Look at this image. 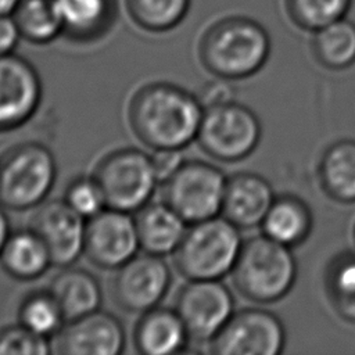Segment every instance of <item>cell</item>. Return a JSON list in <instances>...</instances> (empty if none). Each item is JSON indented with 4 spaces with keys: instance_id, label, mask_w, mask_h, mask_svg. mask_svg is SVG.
<instances>
[{
    "instance_id": "1",
    "label": "cell",
    "mask_w": 355,
    "mask_h": 355,
    "mask_svg": "<svg viewBox=\"0 0 355 355\" xmlns=\"http://www.w3.org/2000/svg\"><path fill=\"white\" fill-rule=\"evenodd\" d=\"M202 115L204 107L196 94L165 80L140 86L126 110L130 130L154 151L187 147L197 139Z\"/></svg>"
},
{
    "instance_id": "2",
    "label": "cell",
    "mask_w": 355,
    "mask_h": 355,
    "mask_svg": "<svg viewBox=\"0 0 355 355\" xmlns=\"http://www.w3.org/2000/svg\"><path fill=\"white\" fill-rule=\"evenodd\" d=\"M270 37L255 19L230 15L211 24L200 37L198 60L214 76L229 80L250 78L268 61Z\"/></svg>"
},
{
    "instance_id": "3",
    "label": "cell",
    "mask_w": 355,
    "mask_h": 355,
    "mask_svg": "<svg viewBox=\"0 0 355 355\" xmlns=\"http://www.w3.org/2000/svg\"><path fill=\"white\" fill-rule=\"evenodd\" d=\"M233 284L255 302H276L290 293L297 277V262L287 247L265 234L243 241L232 270Z\"/></svg>"
},
{
    "instance_id": "4",
    "label": "cell",
    "mask_w": 355,
    "mask_h": 355,
    "mask_svg": "<svg viewBox=\"0 0 355 355\" xmlns=\"http://www.w3.org/2000/svg\"><path fill=\"white\" fill-rule=\"evenodd\" d=\"M241 245L240 227L218 215L187 226L173 263L187 280H220L232 273Z\"/></svg>"
},
{
    "instance_id": "5",
    "label": "cell",
    "mask_w": 355,
    "mask_h": 355,
    "mask_svg": "<svg viewBox=\"0 0 355 355\" xmlns=\"http://www.w3.org/2000/svg\"><path fill=\"white\" fill-rule=\"evenodd\" d=\"M57 179L53 151L39 141H22L0 155V202L11 211L37 208Z\"/></svg>"
},
{
    "instance_id": "6",
    "label": "cell",
    "mask_w": 355,
    "mask_h": 355,
    "mask_svg": "<svg viewBox=\"0 0 355 355\" xmlns=\"http://www.w3.org/2000/svg\"><path fill=\"white\" fill-rule=\"evenodd\" d=\"M92 176L108 208L135 214L154 196L159 179L153 157L136 147H119L103 155Z\"/></svg>"
},
{
    "instance_id": "7",
    "label": "cell",
    "mask_w": 355,
    "mask_h": 355,
    "mask_svg": "<svg viewBox=\"0 0 355 355\" xmlns=\"http://www.w3.org/2000/svg\"><path fill=\"white\" fill-rule=\"evenodd\" d=\"M227 178L202 159H183L161 184V200L189 225L220 215Z\"/></svg>"
},
{
    "instance_id": "8",
    "label": "cell",
    "mask_w": 355,
    "mask_h": 355,
    "mask_svg": "<svg viewBox=\"0 0 355 355\" xmlns=\"http://www.w3.org/2000/svg\"><path fill=\"white\" fill-rule=\"evenodd\" d=\"M261 133V122L254 111L233 100L204 108L196 141L211 158L236 162L257 148Z\"/></svg>"
},
{
    "instance_id": "9",
    "label": "cell",
    "mask_w": 355,
    "mask_h": 355,
    "mask_svg": "<svg viewBox=\"0 0 355 355\" xmlns=\"http://www.w3.org/2000/svg\"><path fill=\"white\" fill-rule=\"evenodd\" d=\"M208 344L209 352L216 355H279L286 330L272 312L247 308L234 312Z\"/></svg>"
},
{
    "instance_id": "10",
    "label": "cell",
    "mask_w": 355,
    "mask_h": 355,
    "mask_svg": "<svg viewBox=\"0 0 355 355\" xmlns=\"http://www.w3.org/2000/svg\"><path fill=\"white\" fill-rule=\"evenodd\" d=\"M171 283L172 273L164 257L143 251L115 270L111 293L121 309L141 315L158 306Z\"/></svg>"
},
{
    "instance_id": "11",
    "label": "cell",
    "mask_w": 355,
    "mask_h": 355,
    "mask_svg": "<svg viewBox=\"0 0 355 355\" xmlns=\"http://www.w3.org/2000/svg\"><path fill=\"white\" fill-rule=\"evenodd\" d=\"M175 309L190 340L209 343L234 313V300L220 280H189L176 297Z\"/></svg>"
},
{
    "instance_id": "12",
    "label": "cell",
    "mask_w": 355,
    "mask_h": 355,
    "mask_svg": "<svg viewBox=\"0 0 355 355\" xmlns=\"http://www.w3.org/2000/svg\"><path fill=\"white\" fill-rule=\"evenodd\" d=\"M140 250L135 215L104 208L86 220L83 254L94 266L116 270Z\"/></svg>"
},
{
    "instance_id": "13",
    "label": "cell",
    "mask_w": 355,
    "mask_h": 355,
    "mask_svg": "<svg viewBox=\"0 0 355 355\" xmlns=\"http://www.w3.org/2000/svg\"><path fill=\"white\" fill-rule=\"evenodd\" d=\"M43 96L35 65L14 53L0 57V132L26 123L37 111Z\"/></svg>"
},
{
    "instance_id": "14",
    "label": "cell",
    "mask_w": 355,
    "mask_h": 355,
    "mask_svg": "<svg viewBox=\"0 0 355 355\" xmlns=\"http://www.w3.org/2000/svg\"><path fill=\"white\" fill-rule=\"evenodd\" d=\"M126 336L121 320L105 311H94L67 320L53 337V352L62 355H118Z\"/></svg>"
},
{
    "instance_id": "15",
    "label": "cell",
    "mask_w": 355,
    "mask_h": 355,
    "mask_svg": "<svg viewBox=\"0 0 355 355\" xmlns=\"http://www.w3.org/2000/svg\"><path fill=\"white\" fill-rule=\"evenodd\" d=\"M33 229L47 245L53 265L72 266L83 254L86 219L64 200L44 201L31 219Z\"/></svg>"
},
{
    "instance_id": "16",
    "label": "cell",
    "mask_w": 355,
    "mask_h": 355,
    "mask_svg": "<svg viewBox=\"0 0 355 355\" xmlns=\"http://www.w3.org/2000/svg\"><path fill=\"white\" fill-rule=\"evenodd\" d=\"M270 183L251 172H239L227 178L220 215L240 229L261 226L275 201Z\"/></svg>"
},
{
    "instance_id": "17",
    "label": "cell",
    "mask_w": 355,
    "mask_h": 355,
    "mask_svg": "<svg viewBox=\"0 0 355 355\" xmlns=\"http://www.w3.org/2000/svg\"><path fill=\"white\" fill-rule=\"evenodd\" d=\"M190 336L176 309L155 306L141 313L133 344L143 355H173L184 351Z\"/></svg>"
},
{
    "instance_id": "18",
    "label": "cell",
    "mask_w": 355,
    "mask_h": 355,
    "mask_svg": "<svg viewBox=\"0 0 355 355\" xmlns=\"http://www.w3.org/2000/svg\"><path fill=\"white\" fill-rule=\"evenodd\" d=\"M62 25V36L76 43L103 37L116 17L115 0H54Z\"/></svg>"
},
{
    "instance_id": "19",
    "label": "cell",
    "mask_w": 355,
    "mask_h": 355,
    "mask_svg": "<svg viewBox=\"0 0 355 355\" xmlns=\"http://www.w3.org/2000/svg\"><path fill=\"white\" fill-rule=\"evenodd\" d=\"M140 250L154 255H172L189 223L162 200L147 202L135 212Z\"/></svg>"
},
{
    "instance_id": "20",
    "label": "cell",
    "mask_w": 355,
    "mask_h": 355,
    "mask_svg": "<svg viewBox=\"0 0 355 355\" xmlns=\"http://www.w3.org/2000/svg\"><path fill=\"white\" fill-rule=\"evenodd\" d=\"M0 266L15 280L32 282L42 277L53 261L42 237L28 227L10 233L0 252Z\"/></svg>"
},
{
    "instance_id": "21",
    "label": "cell",
    "mask_w": 355,
    "mask_h": 355,
    "mask_svg": "<svg viewBox=\"0 0 355 355\" xmlns=\"http://www.w3.org/2000/svg\"><path fill=\"white\" fill-rule=\"evenodd\" d=\"M47 288L57 300L67 320L101 309V286L96 276L85 269L62 268Z\"/></svg>"
},
{
    "instance_id": "22",
    "label": "cell",
    "mask_w": 355,
    "mask_h": 355,
    "mask_svg": "<svg viewBox=\"0 0 355 355\" xmlns=\"http://www.w3.org/2000/svg\"><path fill=\"white\" fill-rule=\"evenodd\" d=\"M318 176L331 200L355 202V140L344 139L330 144L320 157Z\"/></svg>"
},
{
    "instance_id": "23",
    "label": "cell",
    "mask_w": 355,
    "mask_h": 355,
    "mask_svg": "<svg viewBox=\"0 0 355 355\" xmlns=\"http://www.w3.org/2000/svg\"><path fill=\"white\" fill-rule=\"evenodd\" d=\"M261 227L265 236L287 247H294L304 243L309 236L312 212L298 197L280 196L275 198Z\"/></svg>"
},
{
    "instance_id": "24",
    "label": "cell",
    "mask_w": 355,
    "mask_h": 355,
    "mask_svg": "<svg viewBox=\"0 0 355 355\" xmlns=\"http://www.w3.org/2000/svg\"><path fill=\"white\" fill-rule=\"evenodd\" d=\"M312 53L327 69L340 71L355 64V24L347 18L313 32Z\"/></svg>"
},
{
    "instance_id": "25",
    "label": "cell",
    "mask_w": 355,
    "mask_h": 355,
    "mask_svg": "<svg viewBox=\"0 0 355 355\" xmlns=\"http://www.w3.org/2000/svg\"><path fill=\"white\" fill-rule=\"evenodd\" d=\"M11 17L21 39L29 43L49 44L62 36L54 0H21Z\"/></svg>"
},
{
    "instance_id": "26",
    "label": "cell",
    "mask_w": 355,
    "mask_h": 355,
    "mask_svg": "<svg viewBox=\"0 0 355 355\" xmlns=\"http://www.w3.org/2000/svg\"><path fill=\"white\" fill-rule=\"evenodd\" d=\"M126 14L140 29L164 33L179 26L187 17L191 0H123Z\"/></svg>"
},
{
    "instance_id": "27",
    "label": "cell",
    "mask_w": 355,
    "mask_h": 355,
    "mask_svg": "<svg viewBox=\"0 0 355 355\" xmlns=\"http://www.w3.org/2000/svg\"><path fill=\"white\" fill-rule=\"evenodd\" d=\"M18 323L35 334L53 338L67 323L62 309L49 288L29 293L21 302Z\"/></svg>"
},
{
    "instance_id": "28",
    "label": "cell",
    "mask_w": 355,
    "mask_h": 355,
    "mask_svg": "<svg viewBox=\"0 0 355 355\" xmlns=\"http://www.w3.org/2000/svg\"><path fill=\"white\" fill-rule=\"evenodd\" d=\"M324 284L337 315L355 324V254L336 257L326 270Z\"/></svg>"
},
{
    "instance_id": "29",
    "label": "cell",
    "mask_w": 355,
    "mask_h": 355,
    "mask_svg": "<svg viewBox=\"0 0 355 355\" xmlns=\"http://www.w3.org/2000/svg\"><path fill=\"white\" fill-rule=\"evenodd\" d=\"M352 0H284V8L294 25L315 32L345 18Z\"/></svg>"
},
{
    "instance_id": "30",
    "label": "cell",
    "mask_w": 355,
    "mask_h": 355,
    "mask_svg": "<svg viewBox=\"0 0 355 355\" xmlns=\"http://www.w3.org/2000/svg\"><path fill=\"white\" fill-rule=\"evenodd\" d=\"M62 200L86 220L107 208L103 191L92 175L75 178L68 184Z\"/></svg>"
},
{
    "instance_id": "31",
    "label": "cell",
    "mask_w": 355,
    "mask_h": 355,
    "mask_svg": "<svg viewBox=\"0 0 355 355\" xmlns=\"http://www.w3.org/2000/svg\"><path fill=\"white\" fill-rule=\"evenodd\" d=\"M53 352L49 338L40 337L21 323L0 329V355H47Z\"/></svg>"
},
{
    "instance_id": "32",
    "label": "cell",
    "mask_w": 355,
    "mask_h": 355,
    "mask_svg": "<svg viewBox=\"0 0 355 355\" xmlns=\"http://www.w3.org/2000/svg\"><path fill=\"white\" fill-rule=\"evenodd\" d=\"M200 103L202 104L204 108L229 103L234 100V90L233 86L230 85L229 79L223 78H216L207 82L201 89L200 93L197 94Z\"/></svg>"
},
{
    "instance_id": "33",
    "label": "cell",
    "mask_w": 355,
    "mask_h": 355,
    "mask_svg": "<svg viewBox=\"0 0 355 355\" xmlns=\"http://www.w3.org/2000/svg\"><path fill=\"white\" fill-rule=\"evenodd\" d=\"M151 157L159 183L172 175L183 161L179 150H155Z\"/></svg>"
},
{
    "instance_id": "34",
    "label": "cell",
    "mask_w": 355,
    "mask_h": 355,
    "mask_svg": "<svg viewBox=\"0 0 355 355\" xmlns=\"http://www.w3.org/2000/svg\"><path fill=\"white\" fill-rule=\"evenodd\" d=\"M21 35L11 15H0V57L14 53Z\"/></svg>"
},
{
    "instance_id": "35",
    "label": "cell",
    "mask_w": 355,
    "mask_h": 355,
    "mask_svg": "<svg viewBox=\"0 0 355 355\" xmlns=\"http://www.w3.org/2000/svg\"><path fill=\"white\" fill-rule=\"evenodd\" d=\"M6 209L7 208L0 202V252H1V248H3L7 237L11 233L10 222H8V216L6 214Z\"/></svg>"
},
{
    "instance_id": "36",
    "label": "cell",
    "mask_w": 355,
    "mask_h": 355,
    "mask_svg": "<svg viewBox=\"0 0 355 355\" xmlns=\"http://www.w3.org/2000/svg\"><path fill=\"white\" fill-rule=\"evenodd\" d=\"M21 0H0V15H12Z\"/></svg>"
},
{
    "instance_id": "37",
    "label": "cell",
    "mask_w": 355,
    "mask_h": 355,
    "mask_svg": "<svg viewBox=\"0 0 355 355\" xmlns=\"http://www.w3.org/2000/svg\"><path fill=\"white\" fill-rule=\"evenodd\" d=\"M354 239H355V230H354Z\"/></svg>"
}]
</instances>
